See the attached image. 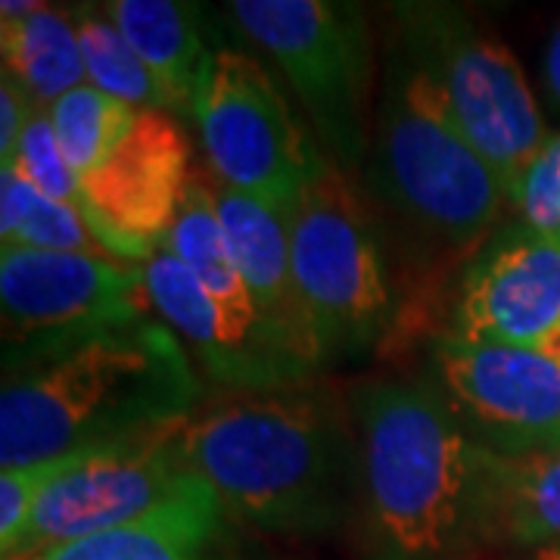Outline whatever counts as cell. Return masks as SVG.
Returning <instances> with one entry per match:
<instances>
[{
    "mask_svg": "<svg viewBox=\"0 0 560 560\" xmlns=\"http://www.w3.org/2000/svg\"><path fill=\"white\" fill-rule=\"evenodd\" d=\"M202 383L165 320L94 337L3 377L0 464L16 470L190 418Z\"/></svg>",
    "mask_w": 560,
    "mask_h": 560,
    "instance_id": "7a4b0ae2",
    "label": "cell"
},
{
    "mask_svg": "<svg viewBox=\"0 0 560 560\" xmlns=\"http://www.w3.org/2000/svg\"><path fill=\"white\" fill-rule=\"evenodd\" d=\"M545 72H548V84H551V94L560 101V25L555 28V38L548 47V60H545Z\"/></svg>",
    "mask_w": 560,
    "mask_h": 560,
    "instance_id": "4316f807",
    "label": "cell"
},
{
    "mask_svg": "<svg viewBox=\"0 0 560 560\" xmlns=\"http://www.w3.org/2000/svg\"><path fill=\"white\" fill-rule=\"evenodd\" d=\"M560 327V231L501 234L464 275L452 337L539 346Z\"/></svg>",
    "mask_w": 560,
    "mask_h": 560,
    "instance_id": "4fadbf2b",
    "label": "cell"
},
{
    "mask_svg": "<svg viewBox=\"0 0 560 560\" xmlns=\"http://www.w3.org/2000/svg\"><path fill=\"white\" fill-rule=\"evenodd\" d=\"M212 200H215V212H219L231 259L237 265L259 315H265L280 334H287L296 342L308 359L320 364L308 315H305L296 278H293L290 219L275 206L256 200L243 190H234L219 178H212Z\"/></svg>",
    "mask_w": 560,
    "mask_h": 560,
    "instance_id": "9a60e30c",
    "label": "cell"
},
{
    "mask_svg": "<svg viewBox=\"0 0 560 560\" xmlns=\"http://www.w3.org/2000/svg\"><path fill=\"white\" fill-rule=\"evenodd\" d=\"M517 206L529 228L560 231V138H551L526 172Z\"/></svg>",
    "mask_w": 560,
    "mask_h": 560,
    "instance_id": "d4e9b609",
    "label": "cell"
},
{
    "mask_svg": "<svg viewBox=\"0 0 560 560\" xmlns=\"http://www.w3.org/2000/svg\"><path fill=\"white\" fill-rule=\"evenodd\" d=\"M35 113H38V106L25 94V88L13 75L3 72V81H0V160H3V168H13L22 135Z\"/></svg>",
    "mask_w": 560,
    "mask_h": 560,
    "instance_id": "484cf974",
    "label": "cell"
},
{
    "mask_svg": "<svg viewBox=\"0 0 560 560\" xmlns=\"http://www.w3.org/2000/svg\"><path fill=\"white\" fill-rule=\"evenodd\" d=\"M430 364L433 386L482 448L504 458L560 452V364L541 349L445 334Z\"/></svg>",
    "mask_w": 560,
    "mask_h": 560,
    "instance_id": "8fae6325",
    "label": "cell"
},
{
    "mask_svg": "<svg viewBox=\"0 0 560 560\" xmlns=\"http://www.w3.org/2000/svg\"><path fill=\"white\" fill-rule=\"evenodd\" d=\"M480 539L521 548L560 541V452L504 458L482 455Z\"/></svg>",
    "mask_w": 560,
    "mask_h": 560,
    "instance_id": "2e32d148",
    "label": "cell"
},
{
    "mask_svg": "<svg viewBox=\"0 0 560 560\" xmlns=\"http://www.w3.org/2000/svg\"><path fill=\"white\" fill-rule=\"evenodd\" d=\"M180 452L224 514L275 533L340 526L361 486V455L337 405L302 386L190 415Z\"/></svg>",
    "mask_w": 560,
    "mask_h": 560,
    "instance_id": "6da1fadb",
    "label": "cell"
},
{
    "mask_svg": "<svg viewBox=\"0 0 560 560\" xmlns=\"http://www.w3.org/2000/svg\"><path fill=\"white\" fill-rule=\"evenodd\" d=\"M361 492L396 560H452L480 539L482 448L433 383L381 381L355 396Z\"/></svg>",
    "mask_w": 560,
    "mask_h": 560,
    "instance_id": "3957f363",
    "label": "cell"
},
{
    "mask_svg": "<svg viewBox=\"0 0 560 560\" xmlns=\"http://www.w3.org/2000/svg\"><path fill=\"white\" fill-rule=\"evenodd\" d=\"M75 32H79L81 60L88 69V81L128 103L135 109H153V113H180L175 97L162 88V81L147 69V62L135 54V47L125 40L119 25L109 20V13H94V10H79L75 16Z\"/></svg>",
    "mask_w": 560,
    "mask_h": 560,
    "instance_id": "44dd1931",
    "label": "cell"
},
{
    "mask_svg": "<svg viewBox=\"0 0 560 560\" xmlns=\"http://www.w3.org/2000/svg\"><path fill=\"white\" fill-rule=\"evenodd\" d=\"M190 116L215 178L275 206L287 219L327 172L278 84L241 50H215Z\"/></svg>",
    "mask_w": 560,
    "mask_h": 560,
    "instance_id": "30bf717a",
    "label": "cell"
},
{
    "mask_svg": "<svg viewBox=\"0 0 560 560\" xmlns=\"http://www.w3.org/2000/svg\"><path fill=\"white\" fill-rule=\"evenodd\" d=\"M184 423L187 418L72 452L66 470L40 492L10 560L128 529L162 533L194 548L215 536L224 508L184 460Z\"/></svg>",
    "mask_w": 560,
    "mask_h": 560,
    "instance_id": "277c9868",
    "label": "cell"
},
{
    "mask_svg": "<svg viewBox=\"0 0 560 560\" xmlns=\"http://www.w3.org/2000/svg\"><path fill=\"white\" fill-rule=\"evenodd\" d=\"M194 551H197L194 545H184L172 536L128 529V533H106L94 539L60 545L16 560H197Z\"/></svg>",
    "mask_w": 560,
    "mask_h": 560,
    "instance_id": "cb8c5ba5",
    "label": "cell"
},
{
    "mask_svg": "<svg viewBox=\"0 0 560 560\" xmlns=\"http://www.w3.org/2000/svg\"><path fill=\"white\" fill-rule=\"evenodd\" d=\"M377 178L401 215L445 246L480 243L514 206L495 172L460 135L436 84L393 50L377 109Z\"/></svg>",
    "mask_w": 560,
    "mask_h": 560,
    "instance_id": "5b68a950",
    "label": "cell"
},
{
    "mask_svg": "<svg viewBox=\"0 0 560 560\" xmlns=\"http://www.w3.org/2000/svg\"><path fill=\"white\" fill-rule=\"evenodd\" d=\"M3 377L150 318L143 265L3 246Z\"/></svg>",
    "mask_w": 560,
    "mask_h": 560,
    "instance_id": "ba28073f",
    "label": "cell"
},
{
    "mask_svg": "<svg viewBox=\"0 0 560 560\" xmlns=\"http://www.w3.org/2000/svg\"><path fill=\"white\" fill-rule=\"evenodd\" d=\"M536 349H541L548 359H555L560 364V327H555V330H551V334H548V337H545V340H541Z\"/></svg>",
    "mask_w": 560,
    "mask_h": 560,
    "instance_id": "83f0119b",
    "label": "cell"
},
{
    "mask_svg": "<svg viewBox=\"0 0 560 560\" xmlns=\"http://www.w3.org/2000/svg\"><path fill=\"white\" fill-rule=\"evenodd\" d=\"M0 47L3 72L20 81L40 113L88 84L75 22L47 3L20 20H0Z\"/></svg>",
    "mask_w": 560,
    "mask_h": 560,
    "instance_id": "d6986e66",
    "label": "cell"
},
{
    "mask_svg": "<svg viewBox=\"0 0 560 560\" xmlns=\"http://www.w3.org/2000/svg\"><path fill=\"white\" fill-rule=\"evenodd\" d=\"M153 312L178 334L206 374L237 393H278L300 386L318 364L268 318L234 320L168 249L143 261Z\"/></svg>",
    "mask_w": 560,
    "mask_h": 560,
    "instance_id": "7c38bea8",
    "label": "cell"
},
{
    "mask_svg": "<svg viewBox=\"0 0 560 560\" xmlns=\"http://www.w3.org/2000/svg\"><path fill=\"white\" fill-rule=\"evenodd\" d=\"M228 10L280 62L337 162L355 168L368 150L374 69L364 10L334 0H234Z\"/></svg>",
    "mask_w": 560,
    "mask_h": 560,
    "instance_id": "9c48e42d",
    "label": "cell"
},
{
    "mask_svg": "<svg viewBox=\"0 0 560 560\" xmlns=\"http://www.w3.org/2000/svg\"><path fill=\"white\" fill-rule=\"evenodd\" d=\"M0 237L20 249L116 259L79 212L40 194L16 168H0Z\"/></svg>",
    "mask_w": 560,
    "mask_h": 560,
    "instance_id": "ffe728a7",
    "label": "cell"
},
{
    "mask_svg": "<svg viewBox=\"0 0 560 560\" xmlns=\"http://www.w3.org/2000/svg\"><path fill=\"white\" fill-rule=\"evenodd\" d=\"M536 560H560V541L558 545H548V548H539Z\"/></svg>",
    "mask_w": 560,
    "mask_h": 560,
    "instance_id": "f1b7e54d",
    "label": "cell"
},
{
    "mask_svg": "<svg viewBox=\"0 0 560 560\" xmlns=\"http://www.w3.org/2000/svg\"><path fill=\"white\" fill-rule=\"evenodd\" d=\"M138 113L140 109L103 94L94 84H81L54 103L47 116L54 121L62 156L81 178L94 172L119 147V140L131 131Z\"/></svg>",
    "mask_w": 560,
    "mask_h": 560,
    "instance_id": "7402d4cb",
    "label": "cell"
},
{
    "mask_svg": "<svg viewBox=\"0 0 560 560\" xmlns=\"http://www.w3.org/2000/svg\"><path fill=\"white\" fill-rule=\"evenodd\" d=\"M290 256L320 364L355 359L381 340L393 318L381 243L349 180L330 165L290 215Z\"/></svg>",
    "mask_w": 560,
    "mask_h": 560,
    "instance_id": "52a82bcc",
    "label": "cell"
},
{
    "mask_svg": "<svg viewBox=\"0 0 560 560\" xmlns=\"http://www.w3.org/2000/svg\"><path fill=\"white\" fill-rule=\"evenodd\" d=\"M66 464H69V455L0 474V555L3 560H10L20 551L40 492L60 477Z\"/></svg>",
    "mask_w": 560,
    "mask_h": 560,
    "instance_id": "603a6c76",
    "label": "cell"
},
{
    "mask_svg": "<svg viewBox=\"0 0 560 560\" xmlns=\"http://www.w3.org/2000/svg\"><path fill=\"white\" fill-rule=\"evenodd\" d=\"M162 249H168L197 278L202 290L219 302L224 315H231L234 320L265 318L231 259L212 200V178L202 168H190L184 197L178 202V215L172 221V231Z\"/></svg>",
    "mask_w": 560,
    "mask_h": 560,
    "instance_id": "ac0fdd59",
    "label": "cell"
},
{
    "mask_svg": "<svg viewBox=\"0 0 560 560\" xmlns=\"http://www.w3.org/2000/svg\"><path fill=\"white\" fill-rule=\"evenodd\" d=\"M401 50L436 84L460 135L517 206L533 162L551 143L517 57L455 3H399Z\"/></svg>",
    "mask_w": 560,
    "mask_h": 560,
    "instance_id": "8992f818",
    "label": "cell"
},
{
    "mask_svg": "<svg viewBox=\"0 0 560 560\" xmlns=\"http://www.w3.org/2000/svg\"><path fill=\"white\" fill-rule=\"evenodd\" d=\"M106 13L175 97L180 113H194V101L215 60V50L202 40L197 10L172 0H116Z\"/></svg>",
    "mask_w": 560,
    "mask_h": 560,
    "instance_id": "e0dca14e",
    "label": "cell"
},
{
    "mask_svg": "<svg viewBox=\"0 0 560 560\" xmlns=\"http://www.w3.org/2000/svg\"><path fill=\"white\" fill-rule=\"evenodd\" d=\"M190 168V143L175 119L140 109L119 147L79 180L103 224L156 253L178 215Z\"/></svg>",
    "mask_w": 560,
    "mask_h": 560,
    "instance_id": "5bb4252c",
    "label": "cell"
}]
</instances>
